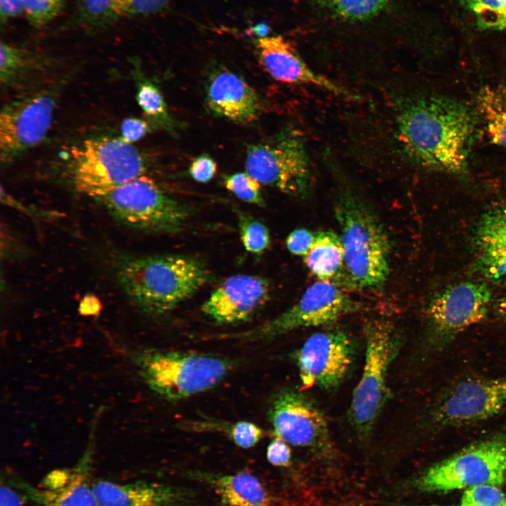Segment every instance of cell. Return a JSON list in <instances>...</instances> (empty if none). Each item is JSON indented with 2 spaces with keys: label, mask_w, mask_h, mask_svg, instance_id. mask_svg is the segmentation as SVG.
<instances>
[{
  "label": "cell",
  "mask_w": 506,
  "mask_h": 506,
  "mask_svg": "<svg viewBox=\"0 0 506 506\" xmlns=\"http://www.w3.org/2000/svg\"><path fill=\"white\" fill-rule=\"evenodd\" d=\"M70 153L72 185L93 198L144 175L146 170L141 153L122 138L86 140Z\"/></svg>",
  "instance_id": "cell-5"
},
{
  "label": "cell",
  "mask_w": 506,
  "mask_h": 506,
  "mask_svg": "<svg viewBox=\"0 0 506 506\" xmlns=\"http://www.w3.org/2000/svg\"><path fill=\"white\" fill-rule=\"evenodd\" d=\"M118 223L156 233H177L185 227L190 209L166 194L145 175L95 198Z\"/></svg>",
  "instance_id": "cell-6"
},
{
  "label": "cell",
  "mask_w": 506,
  "mask_h": 506,
  "mask_svg": "<svg viewBox=\"0 0 506 506\" xmlns=\"http://www.w3.org/2000/svg\"><path fill=\"white\" fill-rule=\"evenodd\" d=\"M461 4L479 28L506 30V0H461Z\"/></svg>",
  "instance_id": "cell-26"
},
{
  "label": "cell",
  "mask_w": 506,
  "mask_h": 506,
  "mask_svg": "<svg viewBox=\"0 0 506 506\" xmlns=\"http://www.w3.org/2000/svg\"><path fill=\"white\" fill-rule=\"evenodd\" d=\"M270 292L269 282L263 277L233 275L212 292L201 310L218 324L245 322L268 301Z\"/></svg>",
  "instance_id": "cell-16"
},
{
  "label": "cell",
  "mask_w": 506,
  "mask_h": 506,
  "mask_svg": "<svg viewBox=\"0 0 506 506\" xmlns=\"http://www.w3.org/2000/svg\"><path fill=\"white\" fill-rule=\"evenodd\" d=\"M304 260L316 278L331 281L340 274L343 267L344 250L340 236L329 231L318 232Z\"/></svg>",
  "instance_id": "cell-23"
},
{
  "label": "cell",
  "mask_w": 506,
  "mask_h": 506,
  "mask_svg": "<svg viewBox=\"0 0 506 506\" xmlns=\"http://www.w3.org/2000/svg\"><path fill=\"white\" fill-rule=\"evenodd\" d=\"M478 109L491 141L506 148V110L500 97L489 88L478 96Z\"/></svg>",
  "instance_id": "cell-25"
},
{
  "label": "cell",
  "mask_w": 506,
  "mask_h": 506,
  "mask_svg": "<svg viewBox=\"0 0 506 506\" xmlns=\"http://www.w3.org/2000/svg\"><path fill=\"white\" fill-rule=\"evenodd\" d=\"M100 304L94 297H85L80 303L79 312L84 316H93L100 311Z\"/></svg>",
  "instance_id": "cell-43"
},
{
  "label": "cell",
  "mask_w": 506,
  "mask_h": 506,
  "mask_svg": "<svg viewBox=\"0 0 506 506\" xmlns=\"http://www.w3.org/2000/svg\"><path fill=\"white\" fill-rule=\"evenodd\" d=\"M205 102L212 112L231 122L248 124L260 116L263 104L257 92L240 75L218 67L205 82Z\"/></svg>",
  "instance_id": "cell-19"
},
{
  "label": "cell",
  "mask_w": 506,
  "mask_h": 506,
  "mask_svg": "<svg viewBox=\"0 0 506 506\" xmlns=\"http://www.w3.org/2000/svg\"><path fill=\"white\" fill-rule=\"evenodd\" d=\"M217 170V164L208 154L203 153L191 162L188 172L191 178L199 183H207L213 179Z\"/></svg>",
  "instance_id": "cell-36"
},
{
  "label": "cell",
  "mask_w": 506,
  "mask_h": 506,
  "mask_svg": "<svg viewBox=\"0 0 506 506\" xmlns=\"http://www.w3.org/2000/svg\"><path fill=\"white\" fill-rule=\"evenodd\" d=\"M491 298V291L486 283H460L447 288L432 301L428 316L439 331L455 333L482 320Z\"/></svg>",
  "instance_id": "cell-18"
},
{
  "label": "cell",
  "mask_w": 506,
  "mask_h": 506,
  "mask_svg": "<svg viewBox=\"0 0 506 506\" xmlns=\"http://www.w3.org/2000/svg\"><path fill=\"white\" fill-rule=\"evenodd\" d=\"M506 410V379H471L458 384L440 405L436 417L443 424L479 422Z\"/></svg>",
  "instance_id": "cell-15"
},
{
  "label": "cell",
  "mask_w": 506,
  "mask_h": 506,
  "mask_svg": "<svg viewBox=\"0 0 506 506\" xmlns=\"http://www.w3.org/2000/svg\"><path fill=\"white\" fill-rule=\"evenodd\" d=\"M22 13H23V0H0L1 20H8Z\"/></svg>",
  "instance_id": "cell-42"
},
{
  "label": "cell",
  "mask_w": 506,
  "mask_h": 506,
  "mask_svg": "<svg viewBox=\"0 0 506 506\" xmlns=\"http://www.w3.org/2000/svg\"><path fill=\"white\" fill-rule=\"evenodd\" d=\"M199 427L225 432L235 445L245 449L255 446L264 435L260 427L247 421H239L231 424L203 422H200Z\"/></svg>",
  "instance_id": "cell-29"
},
{
  "label": "cell",
  "mask_w": 506,
  "mask_h": 506,
  "mask_svg": "<svg viewBox=\"0 0 506 506\" xmlns=\"http://www.w3.org/2000/svg\"><path fill=\"white\" fill-rule=\"evenodd\" d=\"M170 0H116L117 17L145 15L162 9Z\"/></svg>",
  "instance_id": "cell-34"
},
{
  "label": "cell",
  "mask_w": 506,
  "mask_h": 506,
  "mask_svg": "<svg viewBox=\"0 0 506 506\" xmlns=\"http://www.w3.org/2000/svg\"><path fill=\"white\" fill-rule=\"evenodd\" d=\"M254 47L261 65L276 81L313 86L349 99L356 98L347 89L313 71L282 36L259 37Z\"/></svg>",
  "instance_id": "cell-17"
},
{
  "label": "cell",
  "mask_w": 506,
  "mask_h": 506,
  "mask_svg": "<svg viewBox=\"0 0 506 506\" xmlns=\"http://www.w3.org/2000/svg\"><path fill=\"white\" fill-rule=\"evenodd\" d=\"M66 0H23V13L36 27L44 26L63 9Z\"/></svg>",
  "instance_id": "cell-32"
},
{
  "label": "cell",
  "mask_w": 506,
  "mask_h": 506,
  "mask_svg": "<svg viewBox=\"0 0 506 506\" xmlns=\"http://www.w3.org/2000/svg\"><path fill=\"white\" fill-rule=\"evenodd\" d=\"M394 116L397 145L409 161L448 172L465 168L474 120L465 105L440 96H408L396 100Z\"/></svg>",
  "instance_id": "cell-1"
},
{
  "label": "cell",
  "mask_w": 506,
  "mask_h": 506,
  "mask_svg": "<svg viewBox=\"0 0 506 506\" xmlns=\"http://www.w3.org/2000/svg\"><path fill=\"white\" fill-rule=\"evenodd\" d=\"M387 0H322L332 11L348 19H363L382 8Z\"/></svg>",
  "instance_id": "cell-31"
},
{
  "label": "cell",
  "mask_w": 506,
  "mask_h": 506,
  "mask_svg": "<svg viewBox=\"0 0 506 506\" xmlns=\"http://www.w3.org/2000/svg\"><path fill=\"white\" fill-rule=\"evenodd\" d=\"M365 336V362L349 409L351 421L358 433L364 435L370 432L386 401L388 369L398 343L395 329L387 320L370 322Z\"/></svg>",
  "instance_id": "cell-9"
},
{
  "label": "cell",
  "mask_w": 506,
  "mask_h": 506,
  "mask_svg": "<svg viewBox=\"0 0 506 506\" xmlns=\"http://www.w3.org/2000/svg\"><path fill=\"white\" fill-rule=\"evenodd\" d=\"M245 171L259 183L293 197L306 195L311 182V167L302 134L286 127L247 148Z\"/></svg>",
  "instance_id": "cell-7"
},
{
  "label": "cell",
  "mask_w": 506,
  "mask_h": 506,
  "mask_svg": "<svg viewBox=\"0 0 506 506\" xmlns=\"http://www.w3.org/2000/svg\"><path fill=\"white\" fill-rule=\"evenodd\" d=\"M116 0H82L84 16L91 22L100 23L116 18Z\"/></svg>",
  "instance_id": "cell-35"
},
{
  "label": "cell",
  "mask_w": 506,
  "mask_h": 506,
  "mask_svg": "<svg viewBox=\"0 0 506 506\" xmlns=\"http://www.w3.org/2000/svg\"><path fill=\"white\" fill-rule=\"evenodd\" d=\"M115 274L129 301L153 316L173 310L210 278L201 259L183 254L122 256Z\"/></svg>",
  "instance_id": "cell-2"
},
{
  "label": "cell",
  "mask_w": 506,
  "mask_h": 506,
  "mask_svg": "<svg viewBox=\"0 0 506 506\" xmlns=\"http://www.w3.org/2000/svg\"><path fill=\"white\" fill-rule=\"evenodd\" d=\"M93 492L98 506H169L176 498L169 486L146 481L99 480L93 482Z\"/></svg>",
  "instance_id": "cell-21"
},
{
  "label": "cell",
  "mask_w": 506,
  "mask_h": 506,
  "mask_svg": "<svg viewBox=\"0 0 506 506\" xmlns=\"http://www.w3.org/2000/svg\"><path fill=\"white\" fill-rule=\"evenodd\" d=\"M137 79L136 100L148 119L156 126L176 134L179 123L170 114L157 86L140 74Z\"/></svg>",
  "instance_id": "cell-24"
},
{
  "label": "cell",
  "mask_w": 506,
  "mask_h": 506,
  "mask_svg": "<svg viewBox=\"0 0 506 506\" xmlns=\"http://www.w3.org/2000/svg\"><path fill=\"white\" fill-rule=\"evenodd\" d=\"M315 235L304 228L294 229L287 237L286 247L292 254L304 257L311 249Z\"/></svg>",
  "instance_id": "cell-37"
},
{
  "label": "cell",
  "mask_w": 506,
  "mask_h": 506,
  "mask_svg": "<svg viewBox=\"0 0 506 506\" xmlns=\"http://www.w3.org/2000/svg\"><path fill=\"white\" fill-rule=\"evenodd\" d=\"M211 484L226 506H272L273 498L268 490L249 472L220 475Z\"/></svg>",
  "instance_id": "cell-22"
},
{
  "label": "cell",
  "mask_w": 506,
  "mask_h": 506,
  "mask_svg": "<svg viewBox=\"0 0 506 506\" xmlns=\"http://www.w3.org/2000/svg\"><path fill=\"white\" fill-rule=\"evenodd\" d=\"M148 123L137 117H128L124 119L121 124L120 131L122 138L131 143L142 138L149 131Z\"/></svg>",
  "instance_id": "cell-39"
},
{
  "label": "cell",
  "mask_w": 506,
  "mask_h": 506,
  "mask_svg": "<svg viewBox=\"0 0 506 506\" xmlns=\"http://www.w3.org/2000/svg\"><path fill=\"white\" fill-rule=\"evenodd\" d=\"M266 457L268 462L274 466L287 467L291 459V450L288 443L276 437L267 447Z\"/></svg>",
  "instance_id": "cell-40"
},
{
  "label": "cell",
  "mask_w": 506,
  "mask_h": 506,
  "mask_svg": "<svg viewBox=\"0 0 506 506\" xmlns=\"http://www.w3.org/2000/svg\"><path fill=\"white\" fill-rule=\"evenodd\" d=\"M241 242L245 249L254 254H261L269 247L271 236L267 226L251 214L237 210Z\"/></svg>",
  "instance_id": "cell-27"
},
{
  "label": "cell",
  "mask_w": 506,
  "mask_h": 506,
  "mask_svg": "<svg viewBox=\"0 0 506 506\" xmlns=\"http://www.w3.org/2000/svg\"><path fill=\"white\" fill-rule=\"evenodd\" d=\"M398 506H439V505H398Z\"/></svg>",
  "instance_id": "cell-44"
},
{
  "label": "cell",
  "mask_w": 506,
  "mask_h": 506,
  "mask_svg": "<svg viewBox=\"0 0 506 506\" xmlns=\"http://www.w3.org/2000/svg\"><path fill=\"white\" fill-rule=\"evenodd\" d=\"M335 214L339 223L344 250L340 274L350 287H381L389 273L390 242L371 209L353 193L343 191L337 198Z\"/></svg>",
  "instance_id": "cell-3"
},
{
  "label": "cell",
  "mask_w": 506,
  "mask_h": 506,
  "mask_svg": "<svg viewBox=\"0 0 506 506\" xmlns=\"http://www.w3.org/2000/svg\"><path fill=\"white\" fill-rule=\"evenodd\" d=\"M460 506H506V496L497 486H476L464 492Z\"/></svg>",
  "instance_id": "cell-33"
},
{
  "label": "cell",
  "mask_w": 506,
  "mask_h": 506,
  "mask_svg": "<svg viewBox=\"0 0 506 506\" xmlns=\"http://www.w3.org/2000/svg\"><path fill=\"white\" fill-rule=\"evenodd\" d=\"M132 360L148 387L174 401L212 389L235 365L218 356L152 349L136 352Z\"/></svg>",
  "instance_id": "cell-4"
},
{
  "label": "cell",
  "mask_w": 506,
  "mask_h": 506,
  "mask_svg": "<svg viewBox=\"0 0 506 506\" xmlns=\"http://www.w3.org/2000/svg\"><path fill=\"white\" fill-rule=\"evenodd\" d=\"M226 188L240 200L261 207L265 202L261 183L245 172H236L223 178Z\"/></svg>",
  "instance_id": "cell-30"
},
{
  "label": "cell",
  "mask_w": 506,
  "mask_h": 506,
  "mask_svg": "<svg viewBox=\"0 0 506 506\" xmlns=\"http://www.w3.org/2000/svg\"><path fill=\"white\" fill-rule=\"evenodd\" d=\"M24 500L22 494L10 483H1L0 506H24Z\"/></svg>",
  "instance_id": "cell-41"
},
{
  "label": "cell",
  "mask_w": 506,
  "mask_h": 506,
  "mask_svg": "<svg viewBox=\"0 0 506 506\" xmlns=\"http://www.w3.org/2000/svg\"><path fill=\"white\" fill-rule=\"evenodd\" d=\"M55 96L43 91L6 104L0 115V157L8 162L39 144L47 134Z\"/></svg>",
  "instance_id": "cell-13"
},
{
  "label": "cell",
  "mask_w": 506,
  "mask_h": 506,
  "mask_svg": "<svg viewBox=\"0 0 506 506\" xmlns=\"http://www.w3.org/2000/svg\"><path fill=\"white\" fill-rule=\"evenodd\" d=\"M478 269L488 280L506 285V205L479 219L474 235Z\"/></svg>",
  "instance_id": "cell-20"
},
{
  "label": "cell",
  "mask_w": 506,
  "mask_h": 506,
  "mask_svg": "<svg viewBox=\"0 0 506 506\" xmlns=\"http://www.w3.org/2000/svg\"><path fill=\"white\" fill-rule=\"evenodd\" d=\"M33 59L28 52L8 43L1 42L0 80L1 85L11 84L31 66Z\"/></svg>",
  "instance_id": "cell-28"
},
{
  "label": "cell",
  "mask_w": 506,
  "mask_h": 506,
  "mask_svg": "<svg viewBox=\"0 0 506 506\" xmlns=\"http://www.w3.org/2000/svg\"><path fill=\"white\" fill-rule=\"evenodd\" d=\"M1 200L6 205L13 207L16 210L20 211L27 216L32 217L35 219L50 220L61 216V213L56 211H50L24 205L11 197V195H8L3 190V188H1Z\"/></svg>",
  "instance_id": "cell-38"
},
{
  "label": "cell",
  "mask_w": 506,
  "mask_h": 506,
  "mask_svg": "<svg viewBox=\"0 0 506 506\" xmlns=\"http://www.w3.org/2000/svg\"><path fill=\"white\" fill-rule=\"evenodd\" d=\"M274 434L287 443L313 449L330 446L329 426L320 409L309 397L292 388L274 394L268 408Z\"/></svg>",
  "instance_id": "cell-11"
},
{
  "label": "cell",
  "mask_w": 506,
  "mask_h": 506,
  "mask_svg": "<svg viewBox=\"0 0 506 506\" xmlns=\"http://www.w3.org/2000/svg\"><path fill=\"white\" fill-rule=\"evenodd\" d=\"M353 356V342L343 330L332 329L313 334L296 354L302 388H337L346 377Z\"/></svg>",
  "instance_id": "cell-12"
},
{
  "label": "cell",
  "mask_w": 506,
  "mask_h": 506,
  "mask_svg": "<svg viewBox=\"0 0 506 506\" xmlns=\"http://www.w3.org/2000/svg\"><path fill=\"white\" fill-rule=\"evenodd\" d=\"M93 450L91 443L74 465L51 471L39 485L18 477L9 483L34 506H98L91 479Z\"/></svg>",
  "instance_id": "cell-14"
},
{
  "label": "cell",
  "mask_w": 506,
  "mask_h": 506,
  "mask_svg": "<svg viewBox=\"0 0 506 506\" xmlns=\"http://www.w3.org/2000/svg\"><path fill=\"white\" fill-rule=\"evenodd\" d=\"M358 308L337 284L319 280L309 286L290 308L237 337L247 340L270 339L301 327L333 323Z\"/></svg>",
  "instance_id": "cell-10"
},
{
  "label": "cell",
  "mask_w": 506,
  "mask_h": 506,
  "mask_svg": "<svg viewBox=\"0 0 506 506\" xmlns=\"http://www.w3.org/2000/svg\"><path fill=\"white\" fill-rule=\"evenodd\" d=\"M506 476V436L472 444L424 472L415 486L427 492L500 486Z\"/></svg>",
  "instance_id": "cell-8"
}]
</instances>
